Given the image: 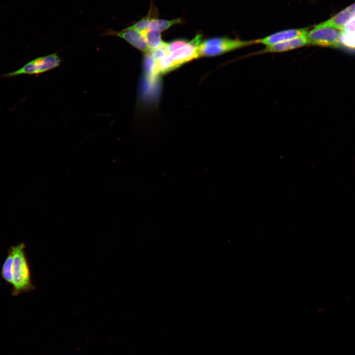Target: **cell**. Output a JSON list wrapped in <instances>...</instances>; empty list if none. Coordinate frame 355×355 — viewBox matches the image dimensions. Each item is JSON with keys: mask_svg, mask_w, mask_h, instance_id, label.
Segmentation results:
<instances>
[{"mask_svg": "<svg viewBox=\"0 0 355 355\" xmlns=\"http://www.w3.org/2000/svg\"><path fill=\"white\" fill-rule=\"evenodd\" d=\"M341 31L347 33L355 34V15L345 24Z\"/></svg>", "mask_w": 355, "mask_h": 355, "instance_id": "cell-15", "label": "cell"}, {"mask_svg": "<svg viewBox=\"0 0 355 355\" xmlns=\"http://www.w3.org/2000/svg\"><path fill=\"white\" fill-rule=\"evenodd\" d=\"M341 30L320 23L307 34L308 44L324 47H338Z\"/></svg>", "mask_w": 355, "mask_h": 355, "instance_id": "cell-4", "label": "cell"}, {"mask_svg": "<svg viewBox=\"0 0 355 355\" xmlns=\"http://www.w3.org/2000/svg\"><path fill=\"white\" fill-rule=\"evenodd\" d=\"M308 44L307 35L265 46L259 53H282L301 48Z\"/></svg>", "mask_w": 355, "mask_h": 355, "instance_id": "cell-8", "label": "cell"}, {"mask_svg": "<svg viewBox=\"0 0 355 355\" xmlns=\"http://www.w3.org/2000/svg\"><path fill=\"white\" fill-rule=\"evenodd\" d=\"M60 57L55 53L38 57L28 62L20 69L4 74L0 77H12L21 75H33L44 72L58 67L60 63Z\"/></svg>", "mask_w": 355, "mask_h": 355, "instance_id": "cell-3", "label": "cell"}, {"mask_svg": "<svg viewBox=\"0 0 355 355\" xmlns=\"http://www.w3.org/2000/svg\"><path fill=\"white\" fill-rule=\"evenodd\" d=\"M201 41V36L197 35L190 41L183 40L179 46L169 52L176 68L198 58V48Z\"/></svg>", "mask_w": 355, "mask_h": 355, "instance_id": "cell-5", "label": "cell"}, {"mask_svg": "<svg viewBox=\"0 0 355 355\" xmlns=\"http://www.w3.org/2000/svg\"><path fill=\"white\" fill-rule=\"evenodd\" d=\"M141 33L145 39L149 51L158 47L163 41L160 32L158 31L147 30Z\"/></svg>", "mask_w": 355, "mask_h": 355, "instance_id": "cell-12", "label": "cell"}, {"mask_svg": "<svg viewBox=\"0 0 355 355\" xmlns=\"http://www.w3.org/2000/svg\"><path fill=\"white\" fill-rule=\"evenodd\" d=\"M10 248L13 255L11 295L17 296L34 290L35 287L32 283L30 266L25 254V243H21Z\"/></svg>", "mask_w": 355, "mask_h": 355, "instance_id": "cell-1", "label": "cell"}, {"mask_svg": "<svg viewBox=\"0 0 355 355\" xmlns=\"http://www.w3.org/2000/svg\"><path fill=\"white\" fill-rule=\"evenodd\" d=\"M340 43L345 47L355 49V34H349L341 31Z\"/></svg>", "mask_w": 355, "mask_h": 355, "instance_id": "cell-14", "label": "cell"}, {"mask_svg": "<svg viewBox=\"0 0 355 355\" xmlns=\"http://www.w3.org/2000/svg\"><path fill=\"white\" fill-rule=\"evenodd\" d=\"M308 32L307 28L287 29L254 40L255 43H259L267 46L295 37L306 36Z\"/></svg>", "mask_w": 355, "mask_h": 355, "instance_id": "cell-6", "label": "cell"}, {"mask_svg": "<svg viewBox=\"0 0 355 355\" xmlns=\"http://www.w3.org/2000/svg\"><path fill=\"white\" fill-rule=\"evenodd\" d=\"M182 23L181 18L171 20L153 18L151 19L147 30H157L160 32L170 28L172 26Z\"/></svg>", "mask_w": 355, "mask_h": 355, "instance_id": "cell-10", "label": "cell"}, {"mask_svg": "<svg viewBox=\"0 0 355 355\" xmlns=\"http://www.w3.org/2000/svg\"><path fill=\"white\" fill-rule=\"evenodd\" d=\"M151 15V11L150 10L146 16L126 28L129 29H135L141 32L147 30L148 28L150 21L151 19L153 18Z\"/></svg>", "mask_w": 355, "mask_h": 355, "instance_id": "cell-13", "label": "cell"}, {"mask_svg": "<svg viewBox=\"0 0 355 355\" xmlns=\"http://www.w3.org/2000/svg\"><path fill=\"white\" fill-rule=\"evenodd\" d=\"M107 35L121 37L135 48L146 53L149 52V48L142 33L135 29L125 28L120 31H109Z\"/></svg>", "mask_w": 355, "mask_h": 355, "instance_id": "cell-7", "label": "cell"}, {"mask_svg": "<svg viewBox=\"0 0 355 355\" xmlns=\"http://www.w3.org/2000/svg\"><path fill=\"white\" fill-rule=\"evenodd\" d=\"M13 263V255L11 249L9 248L7 254L2 265L0 275L2 279L10 285L12 284V267Z\"/></svg>", "mask_w": 355, "mask_h": 355, "instance_id": "cell-11", "label": "cell"}, {"mask_svg": "<svg viewBox=\"0 0 355 355\" xmlns=\"http://www.w3.org/2000/svg\"><path fill=\"white\" fill-rule=\"evenodd\" d=\"M355 15V2L320 24L342 30L345 24Z\"/></svg>", "mask_w": 355, "mask_h": 355, "instance_id": "cell-9", "label": "cell"}, {"mask_svg": "<svg viewBox=\"0 0 355 355\" xmlns=\"http://www.w3.org/2000/svg\"><path fill=\"white\" fill-rule=\"evenodd\" d=\"M255 44V40H243L226 37H213L201 41L198 48V58L214 56Z\"/></svg>", "mask_w": 355, "mask_h": 355, "instance_id": "cell-2", "label": "cell"}]
</instances>
